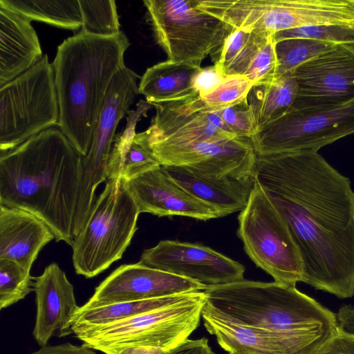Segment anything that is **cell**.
<instances>
[{
  "mask_svg": "<svg viewBox=\"0 0 354 354\" xmlns=\"http://www.w3.org/2000/svg\"><path fill=\"white\" fill-rule=\"evenodd\" d=\"M178 185L224 216L242 211L254 188L255 177L205 176L183 167L164 166Z\"/></svg>",
  "mask_w": 354,
  "mask_h": 354,
  "instance_id": "obj_21",
  "label": "cell"
},
{
  "mask_svg": "<svg viewBox=\"0 0 354 354\" xmlns=\"http://www.w3.org/2000/svg\"><path fill=\"white\" fill-rule=\"evenodd\" d=\"M27 354H97L94 349L82 345H75L70 342L53 346H41L37 351Z\"/></svg>",
  "mask_w": 354,
  "mask_h": 354,
  "instance_id": "obj_37",
  "label": "cell"
},
{
  "mask_svg": "<svg viewBox=\"0 0 354 354\" xmlns=\"http://www.w3.org/2000/svg\"><path fill=\"white\" fill-rule=\"evenodd\" d=\"M274 35L269 37L245 74L253 85L276 78L277 59Z\"/></svg>",
  "mask_w": 354,
  "mask_h": 354,
  "instance_id": "obj_34",
  "label": "cell"
},
{
  "mask_svg": "<svg viewBox=\"0 0 354 354\" xmlns=\"http://www.w3.org/2000/svg\"><path fill=\"white\" fill-rule=\"evenodd\" d=\"M130 46L121 31L100 37L80 30L57 47L53 62L59 108L57 127L85 156L112 79Z\"/></svg>",
  "mask_w": 354,
  "mask_h": 354,
  "instance_id": "obj_3",
  "label": "cell"
},
{
  "mask_svg": "<svg viewBox=\"0 0 354 354\" xmlns=\"http://www.w3.org/2000/svg\"><path fill=\"white\" fill-rule=\"evenodd\" d=\"M151 105L156 114L145 131L149 147L181 146L236 137L216 113L194 112L180 101Z\"/></svg>",
  "mask_w": 354,
  "mask_h": 354,
  "instance_id": "obj_16",
  "label": "cell"
},
{
  "mask_svg": "<svg viewBox=\"0 0 354 354\" xmlns=\"http://www.w3.org/2000/svg\"><path fill=\"white\" fill-rule=\"evenodd\" d=\"M207 288L198 282L138 262L115 269L95 288L94 294L84 306L165 297Z\"/></svg>",
  "mask_w": 354,
  "mask_h": 354,
  "instance_id": "obj_15",
  "label": "cell"
},
{
  "mask_svg": "<svg viewBox=\"0 0 354 354\" xmlns=\"http://www.w3.org/2000/svg\"><path fill=\"white\" fill-rule=\"evenodd\" d=\"M292 106L335 105L354 100V46L335 45L298 66Z\"/></svg>",
  "mask_w": 354,
  "mask_h": 354,
  "instance_id": "obj_14",
  "label": "cell"
},
{
  "mask_svg": "<svg viewBox=\"0 0 354 354\" xmlns=\"http://www.w3.org/2000/svg\"><path fill=\"white\" fill-rule=\"evenodd\" d=\"M313 354H354V335L338 328Z\"/></svg>",
  "mask_w": 354,
  "mask_h": 354,
  "instance_id": "obj_36",
  "label": "cell"
},
{
  "mask_svg": "<svg viewBox=\"0 0 354 354\" xmlns=\"http://www.w3.org/2000/svg\"><path fill=\"white\" fill-rule=\"evenodd\" d=\"M133 70L123 66L112 79L87 154L82 156V178L78 194L75 222L86 223L96 199L97 186L107 180V168L120 121L129 113L139 94L138 80Z\"/></svg>",
  "mask_w": 354,
  "mask_h": 354,
  "instance_id": "obj_11",
  "label": "cell"
},
{
  "mask_svg": "<svg viewBox=\"0 0 354 354\" xmlns=\"http://www.w3.org/2000/svg\"><path fill=\"white\" fill-rule=\"evenodd\" d=\"M206 303L204 290L178 302L117 322L74 333L87 347L102 351L124 346H149L169 351L198 328Z\"/></svg>",
  "mask_w": 354,
  "mask_h": 354,
  "instance_id": "obj_6",
  "label": "cell"
},
{
  "mask_svg": "<svg viewBox=\"0 0 354 354\" xmlns=\"http://www.w3.org/2000/svg\"><path fill=\"white\" fill-rule=\"evenodd\" d=\"M290 38H305L334 45L354 46V27L340 25L313 26L282 30L274 35L275 42Z\"/></svg>",
  "mask_w": 354,
  "mask_h": 354,
  "instance_id": "obj_33",
  "label": "cell"
},
{
  "mask_svg": "<svg viewBox=\"0 0 354 354\" xmlns=\"http://www.w3.org/2000/svg\"><path fill=\"white\" fill-rule=\"evenodd\" d=\"M354 133V100L308 107L292 106L251 138L257 156L315 151Z\"/></svg>",
  "mask_w": 354,
  "mask_h": 354,
  "instance_id": "obj_10",
  "label": "cell"
},
{
  "mask_svg": "<svg viewBox=\"0 0 354 354\" xmlns=\"http://www.w3.org/2000/svg\"><path fill=\"white\" fill-rule=\"evenodd\" d=\"M207 331L216 337L220 346L235 354H313L300 341L274 331L232 321L207 308L202 313Z\"/></svg>",
  "mask_w": 354,
  "mask_h": 354,
  "instance_id": "obj_19",
  "label": "cell"
},
{
  "mask_svg": "<svg viewBox=\"0 0 354 354\" xmlns=\"http://www.w3.org/2000/svg\"><path fill=\"white\" fill-rule=\"evenodd\" d=\"M0 6L26 19L77 30L82 26L79 0H0Z\"/></svg>",
  "mask_w": 354,
  "mask_h": 354,
  "instance_id": "obj_27",
  "label": "cell"
},
{
  "mask_svg": "<svg viewBox=\"0 0 354 354\" xmlns=\"http://www.w3.org/2000/svg\"><path fill=\"white\" fill-rule=\"evenodd\" d=\"M334 46L335 45L305 38H290L277 41L276 77L292 75L298 66Z\"/></svg>",
  "mask_w": 354,
  "mask_h": 354,
  "instance_id": "obj_30",
  "label": "cell"
},
{
  "mask_svg": "<svg viewBox=\"0 0 354 354\" xmlns=\"http://www.w3.org/2000/svg\"><path fill=\"white\" fill-rule=\"evenodd\" d=\"M228 354H235V353H228Z\"/></svg>",
  "mask_w": 354,
  "mask_h": 354,
  "instance_id": "obj_40",
  "label": "cell"
},
{
  "mask_svg": "<svg viewBox=\"0 0 354 354\" xmlns=\"http://www.w3.org/2000/svg\"><path fill=\"white\" fill-rule=\"evenodd\" d=\"M193 292L169 297L115 302L102 306H81L74 318L72 330L103 326L178 302Z\"/></svg>",
  "mask_w": 354,
  "mask_h": 354,
  "instance_id": "obj_26",
  "label": "cell"
},
{
  "mask_svg": "<svg viewBox=\"0 0 354 354\" xmlns=\"http://www.w3.org/2000/svg\"><path fill=\"white\" fill-rule=\"evenodd\" d=\"M59 108L53 62L46 54L0 86V151H8L57 126Z\"/></svg>",
  "mask_w": 354,
  "mask_h": 354,
  "instance_id": "obj_8",
  "label": "cell"
},
{
  "mask_svg": "<svg viewBox=\"0 0 354 354\" xmlns=\"http://www.w3.org/2000/svg\"><path fill=\"white\" fill-rule=\"evenodd\" d=\"M152 107L147 101L140 100L136 109L129 111L126 127L114 140L107 179L120 178L127 181L161 165L149 147L145 131L136 133L138 122Z\"/></svg>",
  "mask_w": 354,
  "mask_h": 354,
  "instance_id": "obj_23",
  "label": "cell"
},
{
  "mask_svg": "<svg viewBox=\"0 0 354 354\" xmlns=\"http://www.w3.org/2000/svg\"><path fill=\"white\" fill-rule=\"evenodd\" d=\"M124 181L140 214L183 216L201 221L222 217L216 209L174 181L162 165Z\"/></svg>",
  "mask_w": 354,
  "mask_h": 354,
  "instance_id": "obj_17",
  "label": "cell"
},
{
  "mask_svg": "<svg viewBox=\"0 0 354 354\" xmlns=\"http://www.w3.org/2000/svg\"><path fill=\"white\" fill-rule=\"evenodd\" d=\"M82 178V156L52 127L1 153L0 205L31 213L71 245Z\"/></svg>",
  "mask_w": 354,
  "mask_h": 354,
  "instance_id": "obj_2",
  "label": "cell"
},
{
  "mask_svg": "<svg viewBox=\"0 0 354 354\" xmlns=\"http://www.w3.org/2000/svg\"><path fill=\"white\" fill-rule=\"evenodd\" d=\"M204 292L205 306L219 315L288 335L314 351L339 328L335 313L295 286L243 279Z\"/></svg>",
  "mask_w": 354,
  "mask_h": 354,
  "instance_id": "obj_4",
  "label": "cell"
},
{
  "mask_svg": "<svg viewBox=\"0 0 354 354\" xmlns=\"http://www.w3.org/2000/svg\"><path fill=\"white\" fill-rule=\"evenodd\" d=\"M256 181L286 221L301 254L303 282L354 296V191L317 151L257 156Z\"/></svg>",
  "mask_w": 354,
  "mask_h": 354,
  "instance_id": "obj_1",
  "label": "cell"
},
{
  "mask_svg": "<svg viewBox=\"0 0 354 354\" xmlns=\"http://www.w3.org/2000/svg\"><path fill=\"white\" fill-rule=\"evenodd\" d=\"M268 37L235 29L227 37L219 53L212 58L217 73L222 77L245 76Z\"/></svg>",
  "mask_w": 354,
  "mask_h": 354,
  "instance_id": "obj_28",
  "label": "cell"
},
{
  "mask_svg": "<svg viewBox=\"0 0 354 354\" xmlns=\"http://www.w3.org/2000/svg\"><path fill=\"white\" fill-rule=\"evenodd\" d=\"M149 148L162 166L183 167L218 178L255 177L257 154L250 138L236 136L219 141Z\"/></svg>",
  "mask_w": 354,
  "mask_h": 354,
  "instance_id": "obj_12",
  "label": "cell"
},
{
  "mask_svg": "<svg viewBox=\"0 0 354 354\" xmlns=\"http://www.w3.org/2000/svg\"><path fill=\"white\" fill-rule=\"evenodd\" d=\"M146 18L154 39L167 59L201 66L214 58L235 30L226 22L199 10L196 0H144Z\"/></svg>",
  "mask_w": 354,
  "mask_h": 354,
  "instance_id": "obj_7",
  "label": "cell"
},
{
  "mask_svg": "<svg viewBox=\"0 0 354 354\" xmlns=\"http://www.w3.org/2000/svg\"><path fill=\"white\" fill-rule=\"evenodd\" d=\"M216 113L236 136L251 138L257 133L248 97L233 106Z\"/></svg>",
  "mask_w": 354,
  "mask_h": 354,
  "instance_id": "obj_35",
  "label": "cell"
},
{
  "mask_svg": "<svg viewBox=\"0 0 354 354\" xmlns=\"http://www.w3.org/2000/svg\"><path fill=\"white\" fill-rule=\"evenodd\" d=\"M36 319L33 336L40 346H46L56 335L64 337L73 333L72 325L80 306L73 286L56 263L46 267L34 279Z\"/></svg>",
  "mask_w": 354,
  "mask_h": 354,
  "instance_id": "obj_18",
  "label": "cell"
},
{
  "mask_svg": "<svg viewBox=\"0 0 354 354\" xmlns=\"http://www.w3.org/2000/svg\"><path fill=\"white\" fill-rule=\"evenodd\" d=\"M298 86L292 75L254 84L248 95L257 133L283 115L293 105Z\"/></svg>",
  "mask_w": 354,
  "mask_h": 354,
  "instance_id": "obj_25",
  "label": "cell"
},
{
  "mask_svg": "<svg viewBox=\"0 0 354 354\" xmlns=\"http://www.w3.org/2000/svg\"><path fill=\"white\" fill-rule=\"evenodd\" d=\"M204 68L167 60L148 68L140 77L139 94L149 104L178 102L200 94L197 84Z\"/></svg>",
  "mask_w": 354,
  "mask_h": 354,
  "instance_id": "obj_24",
  "label": "cell"
},
{
  "mask_svg": "<svg viewBox=\"0 0 354 354\" xmlns=\"http://www.w3.org/2000/svg\"><path fill=\"white\" fill-rule=\"evenodd\" d=\"M34 279L17 263L0 259V308H6L34 291Z\"/></svg>",
  "mask_w": 354,
  "mask_h": 354,
  "instance_id": "obj_32",
  "label": "cell"
},
{
  "mask_svg": "<svg viewBox=\"0 0 354 354\" xmlns=\"http://www.w3.org/2000/svg\"><path fill=\"white\" fill-rule=\"evenodd\" d=\"M139 263L206 286L244 279V266L210 248L178 241H160L145 250Z\"/></svg>",
  "mask_w": 354,
  "mask_h": 354,
  "instance_id": "obj_13",
  "label": "cell"
},
{
  "mask_svg": "<svg viewBox=\"0 0 354 354\" xmlns=\"http://www.w3.org/2000/svg\"><path fill=\"white\" fill-rule=\"evenodd\" d=\"M238 221L237 235L257 266L277 283L295 286L303 282V260L289 227L257 181Z\"/></svg>",
  "mask_w": 354,
  "mask_h": 354,
  "instance_id": "obj_9",
  "label": "cell"
},
{
  "mask_svg": "<svg viewBox=\"0 0 354 354\" xmlns=\"http://www.w3.org/2000/svg\"><path fill=\"white\" fill-rule=\"evenodd\" d=\"M169 351L149 346H124L107 348L102 351L105 354H166Z\"/></svg>",
  "mask_w": 354,
  "mask_h": 354,
  "instance_id": "obj_39",
  "label": "cell"
},
{
  "mask_svg": "<svg viewBox=\"0 0 354 354\" xmlns=\"http://www.w3.org/2000/svg\"><path fill=\"white\" fill-rule=\"evenodd\" d=\"M84 32L100 37H112L122 30L114 0H79Z\"/></svg>",
  "mask_w": 354,
  "mask_h": 354,
  "instance_id": "obj_31",
  "label": "cell"
},
{
  "mask_svg": "<svg viewBox=\"0 0 354 354\" xmlns=\"http://www.w3.org/2000/svg\"><path fill=\"white\" fill-rule=\"evenodd\" d=\"M43 56L30 21L0 6V86L29 70Z\"/></svg>",
  "mask_w": 354,
  "mask_h": 354,
  "instance_id": "obj_22",
  "label": "cell"
},
{
  "mask_svg": "<svg viewBox=\"0 0 354 354\" xmlns=\"http://www.w3.org/2000/svg\"><path fill=\"white\" fill-rule=\"evenodd\" d=\"M139 214L124 181L108 178L71 244L75 272L92 278L120 259L137 230Z\"/></svg>",
  "mask_w": 354,
  "mask_h": 354,
  "instance_id": "obj_5",
  "label": "cell"
},
{
  "mask_svg": "<svg viewBox=\"0 0 354 354\" xmlns=\"http://www.w3.org/2000/svg\"><path fill=\"white\" fill-rule=\"evenodd\" d=\"M252 86L245 76L225 77L207 92L184 100L183 102L194 112L216 113L246 99Z\"/></svg>",
  "mask_w": 354,
  "mask_h": 354,
  "instance_id": "obj_29",
  "label": "cell"
},
{
  "mask_svg": "<svg viewBox=\"0 0 354 354\" xmlns=\"http://www.w3.org/2000/svg\"><path fill=\"white\" fill-rule=\"evenodd\" d=\"M53 239L48 226L35 215L0 205V259L30 272L40 250Z\"/></svg>",
  "mask_w": 354,
  "mask_h": 354,
  "instance_id": "obj_20",
  "label": "cell"
},
{
  "mask_svg": "<svg viewBox=\"0 0 354 354\" xmlns=\"http://www.w3.org/2000/svg\"><path fill=\"white\" fill-rule=\"evenodd\" d=\"M166 354H215L206 338L189 339L169 350Z\"/></svg>",
  "mask_w": 354,
  "mask_h": 354,
  "instance_id": "obj_38",
  "label": "cell"
}]
</instances>
